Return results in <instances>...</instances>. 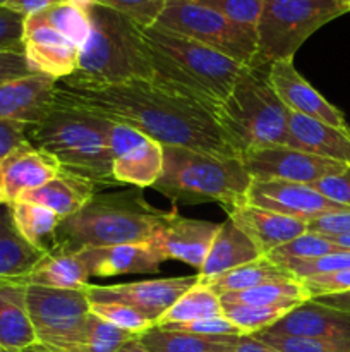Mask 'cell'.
I'll return each instance as SVG.
<instances>
[{
  "label": "cell",
  "instance_id": "1",
  "mask_svg": "<svg viewBox=\"0 0 350 352\" xmlns=\"http://www.w3.org/2000/svg\"><path fill=\"white\" fill-rule=\"evenodd\" d=\"M54 109L79 110L110 122L126 124L163 146L237 157L216 124L213 109L151 79L108 86L57 82Z\"/></svg>",
  "mask_w": 350,
  "mask_h": 352
},
{
  "label": "cell",
  "instance_id": "2",
  "mask_svg": "<svg viewBox=\"0 0 350 352\" xmlns=\"http://www.w3.org/2000/svg\"><path fill=\"white\" fill-rule=\"evenodd\" d=\"M150 52L151 81L215 110L247 65L160 26L143 28Z\"/></svg>",
  "mask_w": 350,
  "mask_h": 352
},
{
  "label": "cell",
  "instance_id": "3",
  "mask_svg": "<svg viewBox=\"0 0 350 352\" xmlns=\"http://www.w3.org/2000/svg\"><path fill=\"white\" fill-rule=\"evenodd\" d=\"M172 213L153 208L139 188L96 192L78 213L62 220L54 251L78 253L84 248L151 243Z\"/></svg>",
  "mask_w": 350,
  "mask_h": 352
},
{
  "label": "cell",
  "instance_id": "4",
  "mask_svg": "<svg viewBox=\"0 0 350 352\" xmlns=\"http://www.w3.org/2000/svg\"><path fill=\"white\" fill-rule=\"evenodd\" d=\"M89 36L72 76L58 79L69 86H108L151 79L150 52L143 28L102 3L89 7Z\"/></svg>",
  "mask_w": 350,
  "mask_h": 352
},
{
  "label": "cell",
  "instance_id": "5",
  "mask_svg": "<svg viewBox=\"0 0 350 352\" xmlns=\"http://www.w3.org/2000/svg\"><path fill=\"white\" fill-rule=\"evenodd\" d=\"M270 65H247L230 95L213 110L237 157L270 146H288V109L268 78Z\"/></svg>",
  "mask_w": 350,
  "mask_h": 352
},
{
  "label": "cell",
  "instance_id": "6",
  "mask_svg": "<svg viewBox=\"0 0 350 352\" xmlns=\"http://www.w3.org/2000/svg\"><path fill=\"white\" fill-rule=\"evenodd\" d=\"M250 182L240 158L163 146V172L153 189L174 199L220 203L230 213L246 205Z\"/></svg>",
  "mask_w": 350,
  "mask_h": 352
},
{
  "label": "cell",
  "instance_id": "7",
  "mask_svg": "<svg viewBox=\"0 0 350 352\" xmlns=\"http://www.w3.org/2000/svg\"><path fill=\"white\" fill-rule=\"evenodd\" d=\"M110 120L71 109H54L27 131L33 146L55 157L64 170L96 186H115L108 146Z\"/></svg>",
  "mask_w": 350,
  "mask_h": 352
},
{
  "label": "cell",
  "instance_id": "8",
  "mask_svg": "<svg viewBox=\"0 0 350 352\" xmlns=\"http://www.w3.org/2000/svg\"><path fill=\"white\" fill-rule=\"evenodd\" d=\"M347 12L340 0H264L256 26V64L294 58L312 33Z\"/></svg>",
  "mask_w": 350,
  "mask_h": 352
},
{
  "label": "cell",
  "instance_id": "9",
  "mask_svg": "<svg viewBox=\"0 0 350 352\" xmlns=\"http://www.w3.org/2000/svg\"><path fill=\"white\" fill-rule=\"evenodd\" d=\"M154 26L199 41L244 65L256 64V31L233 23L196 0H167Z\"/></svg>",
  "mask_w": 350,
  "mask_h": 352
},
{
  "label": "cell",
  "instance_id": "10",
  "mask_svg": "<svg viewBox=\"0 0 350 352\" xmlns=\"http://www.w3.org/2000/svg\"><path fill=\"white\" fill-rule=\"evenodd\" d=\"M26 306L38 342L50 349L81 342L91 302L84 289L26 285Z\"/></svg>",
  "mask_w": 350,
  "mask_h": 352
},
{
  "label": "cell",
  "instance_id": "11",
  "mask_svg": "<svg viewBox=\"0 0 350 352\" xmlns=\"http://www.w3.org/2000/svg\"><path fill=\"white\" fill-rule=\"evenodd\" d=\"M108 146L117 184L153 188L163 172V144L126 124H110Z\"/></svg>",
  "mask_w": 350,
  "mask_h": 352
},
{
  "label": "cell",
  "instance_id": "12",
  "mask_svg": "<svg viewBox=\"0 0 350 352\" xmlns=\"http://www.w3.org/2000/svg\"><path fill=\"white\" fill-rule=\"evenodd\" d=\"M253 181H287L312 184L323 177L345 172L347 165L316 157L290 146H270L247 151L240 157Z\"/></svg>",
  "mask_w": 350,
  "mask_h": 352
},
{
  "label": "cell",
  "instance_id": "13",
  "mask_svg": "<svg viewBox=\"0 0 350 352\" xmlns=\"http://www.w3.org/2000/svg\"><path fill=\"white\" fill-rule=\"evenodd\" d=\"M201 277L185 275V277L153 278V280L130 282L117 285H86L84 291L89 302H120L143 313L146 318L156 323L178 298L189 289L194 287Z\"/></svg>",
  "mask_w": 350,
  "mask_h": 352
},
{
  "label": "cell",
  "instance_id": "14",
  "mask_svg": "<svg viewBox=\"0 0 350 352\" xmlns=\"http://www.w3.org/2000/svg\"><path fill=\"white\" fill-rule=\"evenodd\" d=\"M246 203L271 210L294 219L314 220L333 212H347L349 208L325 198L311 184L287 181H253L247 191Z\"/></svg>",
  "mask_w": 350,
  "mask_h": 352
},
{
  "label": "cell",
  "instance_id": "15",
  "mask_svg": "<svg viewBox=\"0 0 350 352\" xmlns=\"http://www.w3.org/2000/svg\"><path fill=\"white\" fill-rule=\"evenodd\" d=\"M23 47L34 72L51 76L58 81L72 76L78 69L81 50L50 26L41 14L24 17Z\"/></svg>",
  "mask_w": 350,
  "mask_h": 352
},
{
  "label": "cell",
  "instance_id": "16",
  "mask_svg": "<svg viewBox=\"0 0 350 352\" xmlns=\"http://www.w3.org/2000/svg\"><path fill=\"white\" fill-rule=\"evenodd\" d=\"M268 78L280 102L290 112L312 117L338 129H350L342 110L336 109L318 89L312 88L311 82L305 81L304 76L295 69L294 58L270 64Z\"/></svg>",
  "mask_w": 350,
  "mask_h": 352
},
{
  "label": "cell",
  "instance_id": "17",
  "mask_svg": "<svg viewBox=\"0 0 350 352\" xmlns=\"http://www.w3.org/2000/svg\"><path fill=\"white\" fill-rule=\"evenodd\" d=\"M218 230L220 223L185 219L174 208L170 220L158 230L151 244L165 260L184 261L201 270Z\"/></svg>",
  "mask_w": 350,
  "mask_h": 352
},
{
  "label": "cell",
  "instance_id": "18",
  "mask_svg": "<svg viewBox=\"0 0 350 352\" xmlns=\"http://www.w3.org/2000/svg\"><path fill=\"white\" fill-rule=\"evenodd\" d=\"M57 79L47 74L0 82V120L36 126L54 110Z\"/></svg>",
  "mask_w": 350,
  "mask_h": 352
},
{
  "label": "cell",
  "instance_id": "19",
  "mask_svg": "<svg viewBox=\"0 0 350 352\" xmlns=\"http://www.w3.org/2000/svg\"><path fill=\"white\" fill-rule=\"evenodd\" d=\"M75 256L89 277H115L130 274H158L165 258L151 243L84 248Z\"/></svg>",
  "mask_w": 350,
  "mask_h": 352
},
{
  "label": "cell",
  "instance_id": "20",
  "mask_svg": "<svg viewBox=\"0 0 350 352\" xmlns=\"http://www.w3.org/2000/svg\"><path fill=\"white\" fill-rule=\"evenodd\" d=\"M60 170L57 158L27 141L14 150L0 165V188L7 203L12 205L24 192L47 184Z\"/></svg>",
  "mask_w": 350,
  "mask_h": 352
},
{
  "label": "cell",
  "instance_id": "21",
  "mask_svg": "<svg viewBox=\"0 0 350 352\" xmlns=\"http://www.w3.org/2000/svg\"><path fill=\"white\" fill-rule=\"evenodd\" d=\"M263 332L350 342V313L309 299Z\"/></svg>",
  "mask_w": 350,
  "mask_h": 352
},
{
  "label": "cell",
  "instance_id": "22",
  "mask_svg": "<svg viewBox=\"0 0 350 352\" xmlns=\"http://www.w3.org/2000/svg\"><path fill=\"white\" fill-rule=\"evenodd\" d=\"M229 219L263 251L264 256L281 244L307 232V222L304 220L280 215L249 203L232 210Z\"/></svg>",
  "mask_w": 350,
  "mask_h": 352
},
{
  "label": "cell",
  "instance_id": "23",
  "mask_svg": "<svg viewBox=\"0 0 350 352\" xmlns=\"http://www.w3.org/2000/svg\"><path fill=\"white\" fill-rule=\"evenodd\" d=\"M288 146L350 167V129L288 110Z\"/></svg>",
  "mask_w": 350,
  "mask_h": 352
},
{
  "label": "cell",
  "instance_id": "24",
  "mask_svg": "<svg viewBox=\"0 0 350 352\" xmlns=\"http://www.w3.org/2000/svg\"><path fill=\"white\" fill-rule=\"evenodd\" d=\"M95 195V182L62 168L51 181L33 189V191L24 192L17 201H27L45 206L64 220L78 213Z\"/></svg>",
  "mask_w": 350,
  "mask_h": 352
},
{
  "label": "cell",
  "instance_id": "25",
  "mask_svg": "<svg viewBox=\"0 0 350 352\" xmlns=\"http://www.w3.org/2000/svg\"><path fill=\"white\" fill-rule=\"evenodd\" d=\"M47 254L21 236L9 203L0 206V285L19 284Z\"/></svg>",
  "mask_w": 350,
  "mask_h": 352
},
{
  "label": "cell",
  "instance_id": "26",
  "mask_svg": "<svg viewBox=\"0 0 350 352\" xmlns=\"http://www.w3.org/2000/svg\"><path fill=\"white\" fill-rule=\"evenodd\" d=\"M263 256V251L232 220L226 219L225 222L220 223V230L209 248L205 265L199 270V277L201 280L218 277Z\"/></svg>",
  "mask_w": 350,
  "mask_h": 352
},
{
  "label": "cell",
  "instance_id": "27",
  "mask_svg": "<svg viewBox=\"0 0 350 352\" xmlns=\"http://www.w3.org/2000/svg\"><path fill=\"white\" fill-rule=\"evenodd\" d=\"M38 344L36 332L26 306V287L0 285V349L21 352Z\"/></svg>",
  "mask_w": 350,
  "mask_h": 352
},
{
  "label": "cell",
  "instance_id": "28",
  "mask_svg": "<svg viewBox=\"0 0 350 352\" xmlns=\"http://www.w3.org/2000/svg\"><path fill=\"white\" fill-rule=\"evenodd\" d=\"M19 285H41L51 289H84L89 285V274L75 253L51 251L48 253Z\"/></svg>",
  "mask_w": 350,
  "mask_h": 352
},
{
  "label": "cell",
  "instance_id": "29",
  "mask_svg": "<svg viewBox=\"0 0 350 352\" xmlns=\"http://www.w3.org/2000/svg\"><path fill=\"white\" fill-rule=\"evenodd\" d=\"M277 280H297V278L287 268L273 263L268 256H263L239 268H233L226 274L218 275V277L206 278L201 282L222 298L223 294L247 291V289L257 287V285L266 284V282Z\"/></svg>",
  "mask_w": 350,
  "mask_h": 352
},
{
  "label": "cell",
  "instance_id": "30",
  "mask_svg": "<svg viewBox=\"0 0 350 352\" xmlns=\"http://www.w3.org/2000/svg\"><path fill=\"white\" fill-rule=\"evenodd\" d=\"M239 337H206L153 327L139 336L150 352H232Z\"/></svg>",
  "mask_w": 350,
  "mask_h": 352
},
{
  "label": "cell",
  "instance_id": "31",
  "mask_svg": "<svg viewBox=\"0 0 350 352\" xmlns=\"http://www.w3.org/2000/svg\"><path fill=\"white\" fill-rule=\"evenodd\" d=\"M12 219L21 236L40 250L51 253L54 251L55 232L62 219L45 206L27 201H16L10 205Z\"/></svg>",
  "mask_w": 350,
  "mask_h": 352
},
{
  "label": "cell",
  "instance_id": "32",
  "mask_svg": "<svg viewBox=\"0 0 350 352\" xmlns=\"http://www.w3.org/2000/svg\"><path fill=\"white\" fill-rule=\"evenodd\" d=\"M307 289L301 280L266 282L257 287L222 296V305H249V306H301L309 301Z\"/></svg>",
  "mask_w": 350,
  "mask_h": 352
},
{
  "label": "cell",
  "instance_id": "33",
  "mask_svg": "<svg viewBox=\"0 0 350 352\" xmlns=\"http://www.w3.org/2000/svg\"><path fill=\"white\" fill-rule=\"evenodd\" d=\"M222 315V298L201 280L175 301V305L154 323V327L172 323H189Z\"/></svg>",
  "mask_w": 350,
  "mask_h": 352
},
{
  "label": "cell",
  "instance_id": "34",
  "mask_svg": "<svg viewBox=\"0 0 350 352\" xmlns=\"http://www.w3.org/2000/svg\"><path fill=\"white\" fill-rule=\"evenodd\" d=\"M294 306H249L222 305V315L242 332V336H254L270 329L283 318Z\"/></svg>",
  "mask_w": 350,
  "mask_h": 352
},
{
  "label": "cell",
  "instance_id": "35",
  "mask_svg": "<svg viewBox=\"0 0 350 352\" xmlns=\"http://www.w3.org/2000/svg\"><path fill=\"white\" fill-rule=\"evenodd\" d=\"M343 248L338 244L331 243L326 237L318 236V234L305 232L302 236L295 237V239L288 241V243L281 244L280 248L268 253L266 256L270 258L273 263L280 265L285 261H302V260H316V258L328 256V254L340 253Z\"/></svg>",
  "mask_w": 350,
  "mask_h": 352
},
{
  "label": "cell",
  "instance_id": "36",
  "mask_svg": "<svg viewBox=\"0 0 350 352\" xmlns=\"http://www.w3.org/2000/svg\"><path fill=\"white\" fill-rule=\"evenodd\" d=\"M254 337L280 352H350V342H347V340L277 336V333L268 332L254 333Z\"/></svg>",
  "mask_w": 350,
  "mask_h": 352
},
{
  "label": "cell",
  "instance_id": "37",
  "mask_svg": "<svg viewBox=\"0 0 350 352\" xmlns=\"http://www.w3.org/2000/svg\"><path fill=\"white\" fill-rule=\"evenodd\" d=\"M91 313L137 337L154 327V323L143 313L120 302H91Z\"/></svg>",
  "mask_w": 350,
  "mask_h": 352
},
{
  "label": "cell",
  "instance_id": "38",
  "mask_svg": "<svg viewBox=\"0 0 350 352\" xmlns=\"http://www.w3.org/2000/svg\"><path fill=\"white\" fill-rule=\"evenodd\" d=\"M280 265L287 268L297 280H305V278L318 277V275H329L350 270V251L343 250L340 253L316 258V260L285 261V263Z\"/></svg>",
  "mask_w": 350,
  "mask_h": 352
},
{
  "label": "cell",
  "instance_id": "39",
  "mask_svg": "<svg viewBox=\"0 0 350 352\" xmlns=\"http://www.w3.org/2000/svg\"><path fill=\"white\" fill-rule=\"evenodd\" d=\"M96 3L117 10L137 26L151 28L163 12L167 0H96Z\"/></svg>",
  "mask_w": 350,
  "mask_h": 352
},
{
  "label": "cell",
  "instance_id": "40",
  "mask_svg": "<svg viewBox=\"0 0 350 352\" xmlns=\"http://www.w3.org/2000/svg\"><path fill=\"white\" fill-rule=\"evenodd\" d=\"M196 2L215 9L216 12L223 14L247 30L256 31L264 0H196Z\"/></svg>",
  "mask_w": 350,
  "mask_h": 352
},
{
  "label": "cell",
  "instance_id": "41",
  "mask_svg": "<svg viewBox=\"0 0 350 352\" xmlns=\"http://www.w3.org/2000/svg\"><path fill=\"white\" fill-rule=\"evenodd\" d=\"M137 336L126 332V330L119 329V327L112 325V323L105 322L100 316L89 313L88 320H86L84 332H82L81 342H91V344H106V346L120 347L126 344L127 340L136 339Z\"/></svg>",
  "mask_w": 350,
  "mask_h": 352
},
{
  "label": "cell",
  "instance_id": "42",
  "mask_svg": "<svg viewBox=\"0 0 350 352\" xmlns=\"http://www.w3.org/2000/svg\"><path fill=\"white\" fill-rule=\"evenodd\" d=\"M161 329L178 330V332L194 333V336H206V337H240L242 332L233 325L225 316H213L206 320H196L189 323H172V325H163Z\"/></svg>",
  "mask_w": 350,
  "mask_h": 352
},
{
  "label": "cell",
  "instance_id": "43",
  "mask_svg": "<svg viewBox=\"0 0 350 352\" xmlns=\"http://www.w3.org/2000/svg\"><path fill=\"white\" fill-rule=\"evenodd\" d=\"M24 17L0 6V52H24Z\"/></svg>",
  "mask_w": 350,
  "mask_h": 352
},
{
  "label": "cell",
  "instance_id": "44",
  "mask_svg": "<svg viewBox=\"0 0 350 352\" xmlns=\"http://www.w3.org/2000/svg\"><path fill=\"white\" fill-rule=\"evenodd\" d=\"M304 287L307 289L311 299L319 298L326 294H336V292H349L350 291V270L338 272V274L318 275V277L305 278L301 280Z\"/></svg>",
  "mask_w": 350,
  "mask_h": 352
},
{
  "label": "cell",
  "instance_id": "45",
  "mask_svg": "<svg viewBox=\"0 0 350 352\" xmlns=\"http://www.w3.org/2000/svg\"><path fill=\"white\" fill-rule=\"evenodd\" d=\"M311 186L316 191L321 192L325 198L350 210V168H347L342 174L319 179V181L312 182Z\"/></svg>",
  "mask_w": 350,
  "mask_h": 352
},
{
  "label": "cell",
  "instance_id": "46",
  "mask_svg": "<svg viewBox=\"0 0 350 352\" xmlns=\"http://www.w3.org/2000/svg\"><path fill=\"white\" fill-rule=\"evenodd\" d=\"M307 232L318 234L323 237L350 236V210L326 213L318 219L309 220Z\"/></svg>",
  "mask_w": 350,
  "mask_h": 352
},
{
  "label": "cell",
  "instance_id": "47",
  "mask_svg": "<svg viewBox=\"0 0 350 352\" xmlns=\"http://www.w3.org/2000/svg\"><path fill=\"white\" fill-rule=\"evenodd\" d=\"M30 127L31 126L21 122L0 120V165L14 150H17V148L30 141L27 140Z\"/></svg>",
  "mask_w": 350,
  "mask_h": 352
},
{
  "label": "cell",
  "instance_id": "48",
  "mask_svg": "<svg viewBox=\"0 0 350 352\" xmlns=\"http://www.w3.org/2000/svg\"><path fill=\"white\" fill-rule=\"evenodd\" d=\"M36 74L24 52H0V82Z\"/></svg>",
  "mask_w": 350,
  "mask_h": 352
},
{
  "label": "cell",
  "instance_id": "49",
  "mask_svg": "<svg viewBox=\"0 0 350 352\" xmlns=\"http://www.w3.org/2000/svg\"><path fill=\"white\" fill-rule=\"evenodd\" d=\"M69 2V0H9L5 3L7 9L14 10L19 16L27 17L34 16V14L45 12V10L51 9L55 6H60V3Z\"/></svg>",
  "mask_w": 350,
  "mask_h": 352
},
{
  "label": "cell",
  "instance_id": "50",
  "mask_svg": "<svg viewBox=\"0 0 350 352\" xmlns=\"http://www.w3.org/2000/svg\"><path fill=\"white\" fill-rule=\"evenodd\" d=\"M232 352H280L254 336H240Z\"/></svg>",
  "mask_w": 350,
  "mask_h": 352
},
{
  "label": "cell",
  "instance_id": "51",
  "mask_svg": "<svg viewBox=\"0 0 350 352\" xmlns=\"http://www.w3.org/2000/svg\"><path fill=\"white\" fill-rule=\"evenodd\" d=\"M316 302L319 305L329 306V308L342 309V311L350 313V291L349 292H336V294H326L314 298Z\"/></svg>",
  "mask_w": 350,
  "mask_h": 352
},
{
  "label": "cell",
  "instance_id": "52",
  "mask_svg": "<svg viewBox=\"0 0 350 352\" xmlns=\"http://www.w3.org/2000/svg\"><path fill=\"white\" fill-rule=\"evenodd\" d=\"M115 352H150V351L139 342V337H136V339H130L127 340L126 344H122V346H120Z\"/></svg>",
  "mask_w": 350,
  "mask_h": 352
},
{
  "label": "cell",
  "instance_id": "53",
  "mask_svg": "<svg viewBox=\"0 0 350 352\" xmlns=\"http://www.w3.org/2000/svg\"><path fill=\"white\" fill-rule=\"evenodd\" d=\"M326 239H329L331 243L338 244V246L343 248V250L350 251V236H335V237H326Z\"/></svg>",
  "mask_w": 350,
  "mask_h": 352
},
{
  "label": "cell",
  "instance_id": "54",
  "mask_svg": "<svg viewBox=\"0 0 350 352\" xmlns=\"http://www.w3.org/2000/svg\"><path fill=\"white\" fill-rule=\"evenodd\" d=\"M21 352H55V351H51L50 347H47L45 346V344H34V346H31V347H26V349H23Z\"/></svg>",
  "mask_w": 350,
  "mask_h": 352
},
{
  "label": "cell",
  "instance_id": "55",
  "mask_svg": "<svg viewBox=\"0 0 350 352\" xmlns=\"http://www.w3.org/2000/svg\"><path fill=\"white\" fill-rule=\"evenodd\" d=\"M5 203H7V199H5V195H3L2 188H0V206H2V205H5Z\"/></svg>",
  "mask_w": 350,
  "mask_h": 352
},
{
  "label": "cell",
  "instance_id": "56",
  "mask_svg": "<svg viewBox=\"0 0 350 352\" xmlns=\"http://www.w3.org/2000/svg\"><path fill=\"white\" fill-rule=\"evenodd\" d=\"M340 2H342V6L350 12V0H340Z\"/></svg>",
  "mask_w": 350,
  "mask_h": 352
},
{
  "label": "cell",
  "instance_id": "57",
  "mask_svg": "<svg viewBox=\"0 0 350 352\" xmlns=\"http://www.w3.org/2000/svg\"><path fill=\"white\" fill-rule=\"evenodd\" d=\"M7 2H9V0H0V6H5Z\"/></svg>",
  "mask_w": 350,
  "mask_h": 352
},
{
  "label": "cell",
  "instance_id": "58",
  "mask_svg": "<svg viewBox=\"0 0 350 352\" xmlns=\"http://www.w3.org/2000/svg\"><path fill=\"white\" fill-rule=\"evenodd\" d=\"M0 352H7V351H3V349H0Z\"/></svg>",
  "mask_w": 350,
  "mask_h": 352
}]
</instances>
